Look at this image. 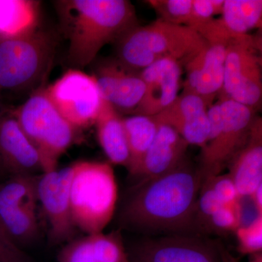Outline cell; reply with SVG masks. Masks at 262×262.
I'll list each match as a JSON object with an SVG mask.
<instances>
[{
    "label": "cell",
    "instance_id": "cell-1",
    "mask_svg": "<svg viewBox=\"0 0 262 262\" xmlns=\"http://www.w3.org/2000/svg\"><path fill=\"white\" fill-rule=\"evenodd\" d=\"M202 184L199 168L186 158L168 173L138 183L122 206L120 225L146 234H195Z\"/></svg>",
    "mask_w": 262,
    "mask_h": 262
},
{
    "label": "cell",
    "instance_id": "cell-2",
    "mask_svg": "<svg viewBox=\"0 0 262 262\" xmlns=\"http://www.w3.org/2000/svg\"><path fill=\"white\" fill-rule=\"evenodd\" d=\"M60 28L68 40L69 63L80 70L95 61L106 45L138 25L135 8L127 0L55 2Z\"/></svg>",
    "mask_w": 262,
    "mask_h": 262
},
{
    "label": "cell",
    "instance_id": "cell-3",
    "mask_svg": "<svg viewBox=\"0 0 262 262\" xmlns=\"http://www.w3.org/2000/svg\"><path fill=\"white\" fill-rule=\"evenodd\" d=\"M115 59L127 68L141 72L160 60H176L183 67L206 46L199 33L185 26L155 20L137 25L115 41Z\"/></svg>",
    "mask_w": 262,
    "mask_h": 262
},
{
    "label": "cell",
    "instance_id": "cell-4",
    "mask_svg": "<svg viewBox=\"0 0 262 262\" xmlns=\"http://www.w3.org/2000/svg\"><path fill=\"white\" fill-rule=\"evenodd\" d=\"M70 187L71 214L76 229L86 234L103 232L115 214L117 185L110 163H73Z\"/></svg>",
    "mask_w": 262,
    "mask_h": 262
},
{
    "label": "cell",
    "instance_id": "cell-5",
    "mask_svg": "<svg viewBox=\"0 0 262 262\" xmlns=\"http://www.w3.org/2000/svg\"><path fill=\"white\" fill-rule=\"evenodd\" d=\"M57 46L54 33L36 29L21 37L0 40V90L37 88L51 70Z\"/></svg>",
    "mask_w": 262,
    "mask_h": 262
},
{
    "label": "cell",
    "instance_id": "cell-6",
    "mask_svg": "<svg viewBox=\"0 0 262 262\" xmlns=\"http://www.w3.org/2000/svg\"><path fill=\"white\" fill-rule=\"evenodd\" d=\"M13 115L39 153L42 173L58 169V160L73 144L77 129L58 113L46 88L37 89Z\"/></svg>",
    "mask_w": 262,
    "mask_h": 262
},
{
    "label": "cell",
    "instance_id": "cell-7",
    "mask_svg": "<svg viewBox=\"0 0 262 262\" xmlns=\"http://www.w3.org/2000/svg\"><path fill=\"white\" fill-rule=\"evenodd\" d=\"M222 123L220 130L210 138L201 149L198 166L203 181L223 173L249 138L256 110L220 97Z\"/></svg>",
    "mask_w": 262,
    "mask_h": 262
},
{
    "label": "cell",
    "instance_id": "cell-8",
    "mask_svg": "<svg viewBox=\"0 0 262 262\" xmlns=\"http://www.w3.org/2000/svg\"><path fill=\"white\" fill-rule=\"evenodd\" d=\"M253 37L233 38L226 55L224 81L220 97L256 110L262 96L261 59Z\"/></svg>",
    "mask_w": 262,
    "mask_h": 262
},
{
    "label": "cell",
    "instance_id": "cell-9",
    "mask_svg": "<svg viewBox=\"0 0 262 262\" xmlns=\"http://www.w3.org/2000/svg\"><path fill=\"white\" fill-rule=\"evenodd\" d=\"M46 92L62 117L76 129L94 125L103 98L96 79L77 69H70Z\"/></svg>",
    "mask_w": 262,
    "mask_h": 262
},
{
    "label": "cell",
    "instance_id": "cell-10",
    "mask_svg": "<svg viewBox=\"0 0 262 262\" xmlns=\"http://www.w3.org/2000/svg\"><path fill=\"white\" fill-rule=\"evenodd\" d=\"M38 177L39 175L11 177L0 184V220L18 248L35 241L39 232Z\"/></svg>",
    "mask_w": 262,
    "mask_h": 262
},
{
    "label": "cell",
    "instance_id": "cell-11",
    "mask_svg": "<svg viewBox=\"0 0 262 262\" xmlns=\"http://www.w3.org/2000/svg\"><path fill=\"white\" fill-rule=\"evenodd\" d=\"M73 164L61 170L39 175L38 203L49 225L50 241L57 245L70 241L75 232L70 206V187Z\"/></svg>",
    "mask_w": 262,
    "mask_h": 262
},
{
    "label": "cell",
    "instance_id": "cell-12",
    "mask_svg": "<svg viewBox=\"0 0 262 262\" xmlns=\"http://www.w3.org/2000/svg\"><path fill=\"white\" fill-rule=\"evenodd\" d=\"M92 75L103 101L119 114L134 115L145 91L140 72L127 68L113 58L98 61Z\"/></svg>",
    "mask_w": 262,
    "mask_h": 262
},
{
    "label": "cell",
    "instance_id": "cell-13",
    "mask_svg": "<svg viewBox=\"0 0 262 262\" xmlns=\"http://www.w3.org/2000/svg\"><path fill=\"white\" fill-rule=\"evenodd\" d=\"M213 102L189 93L179 94L168 108L153 118L173 129L189 145L206 146L210 135L208 110Z\"/></svg>",
    "mask_w": 262,
    "mask_h": 262
},
{
    "label": "cell",
    "instance_id": "cell-14",
    "mask_svg": "<svg viewBox=\"0 0 262 262\" xmlns=\"http://www.w3.org/2000/svg\"><path fill=\"white\" fill-rule=\"evenodd\" d=\"M130 262H221L215 248L191 235L146 239L134 249Z\"/></svg>",
    "mask_w": 262,
    "mask_h": 262
},
{
    "label": "cell",
    "instance_id": "cell-15",
    "mask_svg": "<svg viewBox=\"0 0 262 262\" xmlns=\"http://www.w3.org/2000/svg\"><path fill=\"white\" fill-rule=\"evenodd\" d=\"M230 41L206 42V47L184 66L186 75L182 92L196 94L213 102L223 86L226 55Z\"/></svg>",
    "mask_w": 262,
    "mask_h": 262
},
{
    "label": "cell",
    "instance_id": "cell-16",
    "mask_svg": "<svg viewBox=\"0 0 262 262\" xmlns=\"http://www.w3.org/2000/svg\"><path fill=\"white\" fill-rule=\"evenodd\" d=\"M182 74V63L170 58L155 62L141 70L145 91L134 115L154 117L168 108L179 96Z\"/></svg>",
    "mask_w": 262,
    "mask_h": 262
},
{
    "label": "cell",
    "instance_id": "cell-17",
    "mask_svg": "<svg viewBox=\"0 0 262 262\" xmlns=\"http://www.w3.org/2000/svg\"><path fill=\"white\" fill-rule=\"evenodd\" d=\"M0 170L11 177L41 171L39 153L20 128L14 115L0 118Z\"/></svg>",
    "mask_w": 262,
    "mask_h": 262
},
{
    "label": "cell",
    "instance_id": "cell-18",
    "mask_svg": "<svg viewBox=\"0 0 262 262\" xmlns=\"http://www.w3.org/2000/svg\"><path fill=\"white\" fill-rule=\"evenodd\" d=\"M189 146L172 127L158 123L156 136L135 176L139 183L157 178L177 168L186 159Z\"/></svg>",
    "mask_w": 262,
    "mask_h": 262
},
{
    "label": "cell",
    "instance_id": "cell-19",
    "mask_svg": "<svg viewBox=\"0 0 262 262\" xmlns=\"http://www.w3.org/2000/svg\"><path fill=\"white\" fill-rule=\"evenodd\" d=\"M227 169L241 198L251 196L262 184L261 117H255L247 143L235 155Z\"/></svg>",
    "mask_w": 262,
    "mask_h": 262
},
{
    "label": "cell",
    "instance_id": "cell-20",
    "mask_svg": "<svg viewBox=\"0 0 262 262\" xmlns=\"http://www.w3.org/2000/svg\"><path fill=\"white\" fill-rule=\"evenodd\" d=\"M95 125L98 143L110 163L127 169L130 155L121 115L103 101Z\"/></svg>",
    "mask_w": 262,
    "mask_h": 262
},
{
    "label": "cell",
    "instance_id": "cell-21",
    "mask_svg": "<svg viewBox=\"0 0 262 262\" xmlns=\"http://www.w3.org/2000/svg\"><path fill=\"white\" fill-rule=\"evenodd\" d=\"M39 3L0 0V40L27 35L38 29Z\"/></svg>",
    "mask_w": 262,
    "mask_h": 262
},
{
    "label": "cell",
    "instance_id": "cell-22",
    "mask_svg": "<svg viewBox=\"0 0 262 262\" xmlns=\"http://www.w3.org/2000/svg\"><path fill=\"white\" fill-rule=\"evenodd\" d=\"M122 120L130 155L127 170L131 176L135 177L156 136L158 123L153 117L141 115L122 117Z\"/></svg>",
    "mask_w": 262,
    "mask_h": 262
},
{
    "label": "cell",
    "instance_id": "cell-23",
    "mask_svg": "<svg viewBox=\"0 0 262 262\" xmlns=\"http://www.w3.org/2000/svg\"><path fill=\"white\" fill-rule=\"evenodd\" d=\"M221 24L233 38L261 28V0H225Z\"/></svg>",
    "mask_w": 262,
    "mask_h": 262
},
{
    "label": "cell",
    "instance_id": "cell-24",
    "mask_svg": "<svg viewBox=\"0 0 262 262\" xmlns=\"http://www.w3.org/2000/svg\"><path fill=\"white\" fill-rule=\"evenodd\" d=\"M91 250L97 262H130L120 230L108 234H89Z\"/></svg>",
    "mask_w": 262,
    "mask_h": 262
},
{
    "label": "cell",
    "instance_id": "cell-25",
    "mask_svg": "<svg viewBox=\"0 0 262 262\" xmlns=\"http://www.w3.org/2000/svg\"><path fill=\"white\" fill-rule=\"evenodd\" d=\"M159 20L174 25L188 27L190 22L192 0H149Z\"/></svg>",
    "mask_w": 262,
    "mask_h": 262
},
{
    "label": "cell",
    "instance_id": "cell-26",
    "mask_svg": "<svg viewBox=\"0 0 262 262\" xmlns=\"http://www.w3.org/2000/svg\"><path fill=\"white\" fill-rule=\"evenodd\" d=\"M242 225V208L241 203L223 205L208 222L206 232L228 234L235 232Z\"/></svg>",
    "mask_w": 262,
    "mask_h": 262
},
{
    "label": "cell",
    "instance_id": "cell-27",
    "mask_svg": "<svg viewBox=\"0 0 262 262\" xmlns=\"http://www.w3.org/2000/svg\"><path fill=\"white\" fill-rule=\"evenodd\" d=\"M222 206L209 183L203 182L196 203L194 221L196 232H206L210 219Z\"/></svg>",
    "mask_w": 262,
    "mask_h": 262
},
{
    "label": "cell",
    "instance_id": "cell-28",
    "mask_svg": "<svg viewBox=\"0 0 262 262\" xmlns=\"http://www.w3.org/2000/svg\"><path fill=\"white\" fill-rule=\"evenodd\" d=\"M234 234L241 255L252 256L262 252V215H256L248 225H241Z\"/></svg>",
    "mask_w": 262,
    "mask_h": 262
},
{
    "label": "cell",
    "instance_id": "cell-29",
    "mask_svg": "<svg viewBox=\"0 0 262 262\" xmlns=\"http://www.w3.org/2000/svg\"><path fill=\"white\" fill-rule=\"evenodd\" d=\"M225 0H192L191 19L188 27L196 32L222 15Z\"/></svg>",
    "mask_w": 262,
    "mask_h": 262
},
{
    "label": "cell",
    "instance_id": "cell-30",
    "mask_svg": "<svg viewBox=\"0 0 262 262\" xmlns=\"http://www.w3.org/2000/svg\"><path fill=\"white\" fill-rule=\"evenodd\" d=\"M58 262H97L93 255L89 235L74 239L58 253Z\"/></svg>",
    "mask_w": 262,
    "mask_h": 262
},
{
    "label": "cell",
    "instance_id": "cell-31",
    "mask_svg": "<svg viewBox=\"0 0 262 262\" xmlns=\"http://www.w3.org/2000/svg\"><path fill=\"white\" fill-rule=\"evenodd\" d=\"M203 182H208L215 195L223 205H232L241 201L237 187L229 173H222Z\"/></svg>",
    "mask_w": 262,
    "mask_h": 262
},
{
    "label": "cell",
    "instance_id": "cell-32",
    "mask_svg": "<svg viewBox=\"0 0 262 262\" xmlns=\"http://www.w3.org/2000/svg\"><path fill=\"white\" fill-rule=\"evenodd\" d=\"M0 262H29L22 250L13 249L0 241Z\"/></svg>",
    "mask_w": 262,
    "mask_h": 262
},
{
    "label": "cell",
    "instance_id": "cell-33",
    "mask_svg": "<svg viewBox=\"0 0 262 262\" xmlns=\"http://www.w3.org/2000/svg\"><path fill=\"white\" fill-rule=\"evenodd\" d=\"M249 198L253 202L257 215H262V184L256 188Z\"/></svg>",
    "mask_w": 262,
    "mask_h": 262
},
{
    "label": "cell",
    "instance_id": "cell-34",
    "mask_svg": "<svg viewBox=\"0 0 262 262\" xmlns=\"http://www.w3.org/2000/svg\"><path fill=\"white\" fill-rule=\"evenodd\" d=\"M216 248L221 262H241L223 245H216Z\"/></svg>",
    "mask_w": 262,
    "mask_h": 262
},
{
    "label": "cell",
    "instance_id": "cell-35",
    "mask_svg": "<svg viewBox=\"0 0 262 262\" xmlns=\"http://www.w3.org/2000/svg\"><path fill=\"white\" fill-rule=\"evenodd\" d=\"M0 241L9 247L13 248V249L21 250L13 242V239L10 237L9 234L8 233L4 226L2 223L1 220H0Z\"/></svg>",
    "mask_w": 262,
    "mask_h": 262
}]
</instances>
